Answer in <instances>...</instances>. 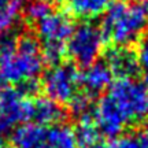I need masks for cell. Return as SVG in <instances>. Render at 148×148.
Listing matches in <instances>:
<instances>
[{
  "label": "cell",
  "mask_w": 148,
  "mask_h": 148,
  "mask_svg": "<svg viewBox=\"0 0 148 148\" xmlns=\"http://www.w3.org/2000/svg\"><path fill=\"white\" fill-rule=\"evenodd\" d=\"M63 118V110L49 97H37L36 100H33L32 119H34V123L40 126H55Z\"/></svg>",
  "instance_id": "cell-11"
},
{
  "label": "cell",
  "mask_w": 148,
  "mask_h": 148,
  "mask_svg": "<svg viewBox=\"0 0 148 148\" xmlns=\"http://www.w3.org/2000/svg\"><path fill=\"white\" fill-rule=\"evenodd\" d=\"M115 0H64L66 10L78 19H95L103 15Z\"/></svg>",
  "instance_id": "cell-10"
},
{
  "label": "cell",
  "mask_w": 148,
  "mask_h": 148,
  "mask_svg": "<svg viewBox=\"0 0 148 148\" xmlns=\"http://www.w3.org/2000/svg\"><path fill=\"white\" fill-rule=\"evenodd\" d=\"M103 45L104 38L100 27L86 22L73 30L66 44V51L75 63L88 67L97 60Z\"/></svg>",
  "instance_id": "cell-4"
},
{
  "label": "cell",
  "mask_w": 148,
  "mask_h": 148,
  "mask_svg": "<svg viewBox=\"0 0 148 148\" xmlns=\"http://www.w3.org/2000/svg\"><path fill=\"white\" fill-rule=\"evenodd\" d=\"M89 104H90V96L88 93H85L84 90H78V93L74 96L71 101L69 103L71 111L74 114H78V115L86 114L88 108H89Z\"/></svg>",
  "instance_id": "cell-19"
},
{
  "label": "cell",
  "mask_w": 148,
  "mask_h": 148,
  "mask_svg": "<svg viewBox=\"0 0 148 148\" xmlns=\"http://www.w3.org/2000/svg\"><path fill=\"white\" fill-rule=\"evenodd\" d=\"M79 73L73 64L60 63L52 66L44 74L42 88L47 96L56 103L69 104L78 93Z\"/></svg>",
  "instance_id": "cell-5"
},
{
  "label": "cell",
  "mask_w": 148,
  "mask_h": 148,
  "mask_svg": "<svg viewBox=\"0 0 148 148\" xmlns=\"http://www.w3.org/2000/svg\"><path fill=\"white\" fill-rule=\"evenodd\" d=\"M21 10V0H10L4 7L0 8V36H3V33L8 32L15 25V22L19 18Z\"/></svg>",
  "instance_id": "cell-16"
},
{
  "label": "cell",
  "mask_w": 148,
  "mask_h": 148,
  "mask_svg": "<svg viewBox=\"0 0 148 148\" xmlns=\"http://www.w3.org/2000/svg\"><path fill=\"white\" fill-rule=\"evenodd\" d=\"M137 62H138L140 73H143L144 77H145L148 81V40L141 42V45L138 48Z\"/></svg>",
  "instance_id": "cell-20"
},
{
  "label": "cell",
  "mask_w": 148,
  "mask_h": 148,
  "mask_svg": "<svg viewBox=\"0 0 148 148\" xmlns=\"http://www.w3.org/2000/svg\"><path fill=\"white\" fill-rule=\"evenodd\" d=\"M112 71L104 62H95L88 66L82 74H79V85H82L84 92L90 97L99 95L107 89L112 82Z\"/></svg>",
  "instance_id": "cell-9"
},
{
  "label": "cell",
  "mask_w": 148,
  "mask_h": 148,
  "mask_svg": "<svg viewBox=\"0 0 148 148\" xmlns=\"http://www.w3.org/2000/svg\"><path fill=\"white\" fill-rule=\"evenodd\" d=\"M141 3H143L144 5H145V7H147L148 8V0H141Z\"/></svg>",
  "instance_id": "cell-26"
},
{
  "label": "cell",
  "mask_w": 148,
  "mask_h": 148,
  "mask_svg": "<svg viewBox=\"0 0 148 148\" xmlns=\"http://www.w3.org/2000/svg\"><path fill=\"white\" fill-rule=\"evenodd\" d=\"M106 148H148V126L112 138Z\"/></svg>",
  "instance_id": "cell-15"
},
{
  "label": "cell",
  "mask_w": 148,
  "mask_h": 148,
  "mask_svg": "<svg viewBox=\"0 0 148 148\" xmlns=\"http://www.w3.org/2000/svg\"><path fill=\"white\" fill-rule=\"evenodd\" d=\"M106 96L126 125L148 116V85L137 78H116L107 88Z\"/></svg>",
  "instance_id": "cell-3"
},
{
  "label": "cell",
  "mask_w": 148,
  "mask_h": 148,
  "mask_svg": "<svg viewBox=\"0 0 148 148\" xmlns=\"http://www.w3.org/2000/svg\"><path fill=\"white\" fill-rule=\"evenodd\" d=\"M8 1H10V0H0V8H1V7H4Z\"/></svg>",
  "instance_id": "cell-24"
},
{
  "label": "cell",
  "mask_w": 148,
  "mask_h": 148,
  "mask_svg": "<svg viewBox=\"0 0 148 148\" xmlns=\"http://www.w3.org/2000/svg\"><path fill=\"white\" fill-rule=\"evenodd\" d=\"M36 148H78L74 130L67 125H55L45 132V137Z\"/></svg>",
  "instance_id": "cell-13"
},
{
  "label": "cell",
  "mask_w": 148,
  "mask_h": 148,
  "mask_svg": "<svg viewBox=\"0 0 148 148\" xmlns=\"http://www.w3.org/2000/svg\"><path fill=\"white\" fill-rule=\"evenodd\" d=\"M4 89H7V81H5L4 77L0 74V93H1Z\"/></svg>",
  "instance_id": "cell-22"
},
{
  "label": "cell",
  "mask_w": 148,
  "mask_h": 148,
  "mask_svg": "<svg viewBox=\"0 0 148 148\" xmlns=\"http://www.w3.org/2000/svg\"><path fill=\"white\" fill-rule=\"evenodd\" d=\"M106 147H107V145H106L104 143H103V141H99V143L95 144V145H93L92 148H106Z\"/></svg>",
  "instance_id": "cell-23"
},
{
  "label": "cell",
  "mask_w": 148,
  "mask_h": 148,
  "mask_svg": "<svg viewBox=\"0 0 148 148\" xmlns=\"http://www.w3.org/2000/svg\"><path fill=\"white\" fill-rule=\"evenodd\" d=\"M37 33L44 42H66L74 30L73 22L63 12H49L45 18L36 23Z\"/></svg>",
  "instance_id": "cell-7"
},
{
  "label": "cell",
  "mask_w": 148,
  "mask_h": 148,
  "mask_svg": "<svg viewBox=\"0 0 148 148\" xmlns=\"http://www.w3.org/2000/svg\"><path fill=\"white\" fill-rule=\"evenodd\" d=\"M0 116L12 126L26 123L33 118V100L21 95L18 89L7 88L0 93Z\"/></svg>",
  "instance_id": "cell-6"
},
{
  "label": "cell",
  "mask_w": 148,
  "mask_h": 148,
  "mask_svg": "<svg viewBox=\"0 0 148 148\" xmlns=\"http://www.w3.org/2000/svg\"><path fill=\"white\" fill-rule=\"evenodd\" d=\"M47 129L37 123H22L11 133L12 143L16 148H36L45 137Z\"/></svg>",
  "instance_id": "cell-12"
},
{
  "label": "cell",
  "mask_w": 148,
  "mask_h": 148,
  "mask_svg": "<svg viewBox=\"0 0 148 148\" xmlns=\"http://www.w3.org/2000/svg\"><path fill=\"white\" fill-rule=\"evenodd\" d=\"M49 12H52V8H51V4H49L48 0H34L26 7L27 19L33 23H37L38 21H41Z\"/></svg>",
  "instance_id": "cell-18"
},
{
  "label": "cell",
  "mask_w": 148,
  "mask_h": 148,
  "mask_svg": "<svg viewBox=\"0 0 148 148\" xmlns=\"http://www.w3.org/2000/svg\"><path fill=\"white\" fill-rule=\"evenodd\" d=\"M74 134H75V141H77L78 148H92L95 144L101 141L100 132L96 126L93 115L89 112L81 115L77 130L74 132Z\"/></svg>",
  "instance_id": "cell-14"
},
{
  "label": "cell",
  "mask_w": 148,
  "mask_h": 148,
  "mask_svg": "<svg viewBox=\"0 0 148 148\" xmlns=\"http://www.w3.org/2000/svg\"><path fill=\"white\" fill-rule=\"evenodd\" d=\"M148 23V8L140 1L115 0L104 12L100 32L104 42L126 47L137 40Z\"/></svg>",
  "instance_id": "cell-2"
},
{
  "label": "cell",
  "mask_w": 148,
  "mask_h": 148,
  "mask_svg": "<svg viewBox=\"0 0 148 148\" xmlns=\"http://www.w3.org/2000/svg\"><path fill=\"white\" fill-rule=\"evenodd\" d=\"M107 64L116 78H136L140 73L137 53L126 47H114L107 52Z\"/></svg>",
  "instance_id": "cell-8"
},
{
  "label": "cell",
  "mask_w": 148,
  "mask_h": 148,
  "mask_svg": "<svg viewBox=\"0 0 148 148\" xmlns=\"http://www.w3.org/2000/svg\"><path fill=\"white\" fill-rule=\"evenodd\" d=\"M66 55H67L66 42L47 41L42 44V48H41L42 62L51 64V67L62 63V60H63V58Z\"/></svg>",
  "instance_id": "cell-17"
},
{
  "label": "cell",
  "mask_w": 148,
  "mask_h": 148,
  "mask_svg": "<svg viewBox=\"0 0 148 148\" xmlns=\"http://www.w3.org/2000/svg\"><path fill=\"white\" fill-rule=\"evenodd\" d=\"M41 48L38 40L30 34L15 38L0 37V74L7 82L21 84L37 78L42 70Z\"/></svg>",
  "instance_id": "cell-1"
},
{
  "label": "cell",
  "mask_w": 148,
  "mask_h": 148,
  "mask_svg": "<svg viewBox=\"0 0 148 148\" xmlns=\"http://www.w3.org/2000/svg\"><path fill=\"white\" fill-rule=\"evenodd\" d=\"M0 148H16L15 145H5V144H0Z\"/></svg>",
  "instance_id": "cell-25"
},
{
  "label": "cell",
  "mask_w": 148,
  "mask_h": 148,
  "mask_svg": "<svg viewBox=\"0 0 148 148\" xmlns=\"http://www.w3.org/2000/svg\"><path fill=\"white\" fill-rule=\"evenodd\" d=\"M11 130H12V125H10L5 119L0 116V144H4L5 137L11 133Z\"/></svg>",
  "instance_id": "cell-21"
},
{
  "label": "cell",
  "mask_w": 148,
  "mask_h": 148,
  "mask_svg": "<svg viewBox=\"0 0 148 148\" xmlns=\"http://www.w3.org/2000/svg\"><path fill=\"white\" fill-rule=\"evenodd\" d=\"M147 29H148V23H147Z\"/></svg>",
  "instance_id": "cell-27"
}]
</instances>
